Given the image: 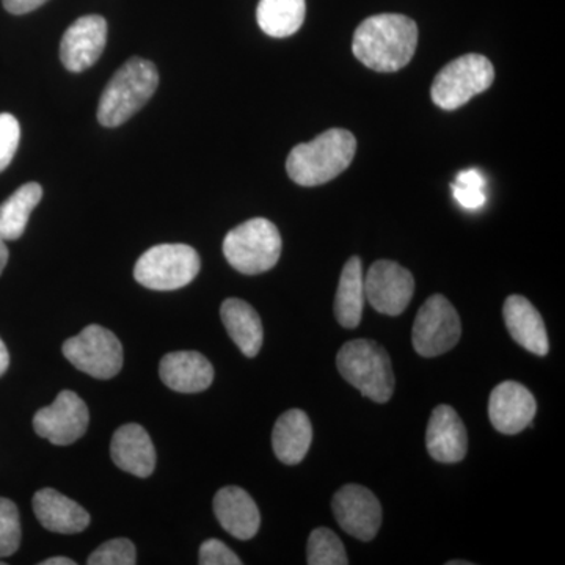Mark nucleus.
I'll use <instances>...</instances> for the list:
<instances>
[{"label": "nucleus", "mask_w": 565, "mask_h": 565, "mask_svg": "<svg viewBox=\"0 0 565 565\" xmlns=\"http://www.w3.org/2000/svg\"><path fill=\"white\" fill-rule=\"evenodd\" d=\"M334 519L341 530L362 542L373 541L382 525V505L366 487L348 484L334 493Z\"/></svg>", "instance_id": "12"}, {"label": "nucleus", "mask_w": 565, "mask_h": 565, "mask_svg": "<svg viewBox=\"0 0 565 565\" xmlns=\"http://www.w3.org/2000/svg\"><path fill=\"white\" fill-rule=\"evenodd\" d=\"M7 263H9V248H7L6 239L0 236V274L6 269Z\"/></svg>", "instance_id": "34"}, {"label": "nucleus", "mask_w": 565, "mask_h": 565, "mask_svg": "<svg viewBox=\"0 0 565 565\" xmlns=\"http://www.w3.org/2000/svg\"><path fill=\"white\" fill-rule=\"evenodd\" d=\"M43 199L39 182L21 185L10 199L0 204V236L6 241L20 239L36 204Z\"/></svg>", "instance_id": "25"}, {"label": "nucleus", "mask_w": 565, "mask_h": 565, "mask_svg": "<svg viewBox=\"0 0 565 565\" xmlns=\"http://www.w3.org/2000/svg\"><path fill=\"white\" fill-rule=\"evenodd\" d=\"M503 316L505 327L516 344L537 356L548 353V334L544 319L530 300L522 296H509L504 302Z\"/></svg>", "instance_id": "19"}, {"label": "nucleus", "mask_w": 565, "mask_h": 565, "mask_svg": "<svg viewBox=\"0 0 565 565\" xmlns=\"http://www.w3.org/2000/svg\"><path fill=\"white\" fill-rule=\"evenodd\" d=\"M430 457L441 463L462 462L468 451L467 427L449 405H438L430 415L426 433Z\"/></svg>", "instance_id": "15"}, {"label": "nucleus", "mask_w": 565, "mask_h": 565, "mask_svg": "<svg viewBox=\"0 0 565 565\" xmlns=\"http://www.w3.org/2000/svg\"><path fill=\"white\" fill-rule=\"evenodd\" d=\"M159 373L163 384L178 393H202L214 381V367L202 353L182 351L167 353Z\"/></svg>", "instance_id": "18"}, {"label": "nucleus", "mask_w": 565, "mask_h": 565, "mask_svg": "<svg viewBox=\"0 0 565 565\" xmlns=\"http://www.w3.org/2000/svg\"><path fill=\"white\" fill-rule=\"evenodd\" d=\"M136 563V546L129 539H114L106 542L87 559L88 565H134Z\"/></svg>", "instance_id": "29"}, {"label": "nucleus", "mask_w": 565, "mask_h": 565, "mask_svg": "<svg viewBox=\"0 0 565 565\" xmlns=\"http://www.w3.org/2000/svg\"><path fill=\"white\" fill-rule=\"evenodd\" d=\"M10 366V355L9 351H7L6 344L0 340V377L6 374V371L9 370Z\"/></svg>", "instance_id": "33"}, {"label": "nucleus", "mask_w": 565, "mask_h": 565, "mask_svg": "<svg viewBox=\"0 0 565 565\" xmlns=\"http://www.w3.org/2000/svg\"><path fill=\"white\" fill-rule=\"evenodd\" d=\"M307 563L310 565H348L343 542L329 527H318L308 539Z\"/></svg>", "instance_id": "26"}, {"label": "nucleus", "mask_w": 565, "mask_h": 565, "mask_svg": "<svg viewBox=\"0 0 565 565\" xmlns=\"http://www.w3.org/2000/svg\"><path fill=\"white\" fill-rule=\"evenodd\" d=\"M33 512L41 525L52 533L77 534L90 525L88 512L54 489H43L35 493Z\"/></svg>", "instance_id": "20"}, {"label": "nucleus", "mask_w": 565, "mask_h": 565, "mask_svg": "<svg viewBox=\"0 0 565 565\" xmlns=\"http://www.w3.org/2000/svg\"><path fill=\"white\" fill-rule=\"evenodd\" d=\"M415 292L414 275L401 264L382 259L364 275V296L379 313L399 316Z\"/></svg>", "instance_id": "11"}, {"label": "nucleus", "mask_w": 565, "mask_h": 565, "mask_svg": "<svg viewBox=\"0 0 565 565\" xmlns=\"http://www.w3.org/2000/svg\"><path fill=\"white\" fill-rule=\"evenodd\" d=\"M305 13V0H259L256 20L267 35L286 39L302 28Z\"/></svg>", "instance_id": "24"}, {"label": "nucleus", "mask_w": 565, "mask_h": 565, "mask_svg": "<svg viewBox=\"0 0 565 565\" xmlns=\"http://www.w3.org/2000/svg\"><path fill=\"white\" fill-rule=\"evenodd\" d=\"M90 412L76 393L65 390L47 407L36 412L33 429L52 445L68 446L87 433Z\"/></svg>", "instance_id": "10"}, {"label": "nucleus", "mask_w": 565, "mask_h": 565, "mask_svg": "<svg viewBox=\"0 0 565 565\" xmlns=\"http://www.w3.org/2000/svg\"><path fill=\"white\" fill-rule=\"evenodd\" d=\"M159 73L154 63L134 57L114 74L104 88L98 120L106 128H117L134 117L158 90Z\"/></svg>", "instance_id": "3"}, {"label": "nucleus", "mask_w": 565, "mask_h": 565, "mask_svg": "<svg viewBox=\"0 0 565 565\" xmlns=\"http://www.w3.org/2000/svg\"><path fill=\"white\" fill-rule=\"evenodd\" d=\"M223 255L237 273H267L280 259V232L267 218H252L226 234L223 241Z\"/></svg>", "instance_id": "5"}, {"label": "nucleus", "mask_w": 565, "mask_h": 565, "mask_svg": "<svg viewBox=\"0 0 565 565\" xmlns=\"http://www.w3.org/2000/svg\"><path fill=\"white\" fill-rule=\"evenodd\" d=\"M493 81L494 70L489 58L481 54H467L448 63L435 76L430 96L440 109L456 110L490 88Z\"/></svg>", "instance_id": "7"}, {"label": "nucleus", "mask_w": 565, "mask_h": 565, "mask_svg": "<svg viewBox=\"0 0 565 565\" xmlns=\"http://www.w3.org/2000/svg\"><path fill=\"white\" fill-rule=\"evenodd\" d=\"M107 43V22L99 14H87L66 29L61 58L71 73L90 68L102 57Z\"/></svg>", "instance_id": "13"}, {"label": "nucleus", "mask_w": 565, "mask_h": 565, "mask_svg": "<svg viewBox=\"0 0 565 565\" xmlns=\"http://www.w3.org/2000/svg\"><path fill=\"white\" fill-rule=\"evenodd\" d=\"M110 455L118 468L137 478H148L154 471V445L140 424H125L114 434Z\"/></svg>", "instance_id": "17"}, {"label": "nucleus", "mask_w": 565, "mask_h": 565, "mask_svg": "<svg viewBox=\"0 0 565 565\" xmlns=\"http://www.w3.org/2000/svg\"><path fill=\"white\" fill-rule=\"evenodd\" d=\"M20 139V121L11 114H0V173L13 161Z\"/></svg>", "instance_id": "30"}, {"label": "nucleus", "mask_w": 565, "mask_h": 565, "mask_svg": "<svg viewBox=\"0 0 565 565\" xmlns=\"http://www.w3.org/2000/svg\"><path fill=\"white\" fill-rule=\"evenodd\" d=\"M462 337L459 313L446 297L430 296L419 308L412 330L415 351L426 359L451 351Z\"/></svg>", "instance_id": "9"}, {"label": "nucleus", "mask_w": 565, "mask_h": 565, "mask_svg": "<svg viewBox=\"0 0 565 565\" xmlns=\"http://www.w3.org/2000/svg\"><path fill=\"white\" fill-rule=\"evenodd\" d=\"M537 414L533 393L519 382L494 386L489 399V418L498 433L515 435L525 430Z\"/></svg>", "instance_id": "14"}, {"label": "nucleus", "mask_w": 565, "mask_h": 565, "mask_svg": "<svg viewBox=\"0 0 565 565\" xmlns=\"http://www.w3.org/2000/svg\"><path fill=\"white\" fill-rule=\"evenodd\" d=\"M221 316L226 332L248 359L262 351L263 322L255 308L241 299H228L222 303Z\"/></svg>", "instance_id": "22"}, {"label": "nucleus", "mask_w": 565, "mask_h": 565, "mask_svg": "<svg viewBox=\"0 0 565 565\" xmlns=\"http://www.w3.org/2000/svg\"><path fill=\"white\" fill-rule=\"evenodd\" d=\"M200 267L199 253L191 245L161 244L140 256L134 278L152 291H174L192 282Z\"/></svg>", "instance_id": "6"}, {"label": "nucleus", "mask_w": 565, "mask_h": 565, "mask_svg": "<svg viewBox=\"0 0 565 565\" xmlns=\"http://www.w3.org/2000/svg\"><path fill=\"white\" fill-rule=\"evenodd\" d=\"M364 302V274L362 259L352 256L344 264L334 297V316L344 329H355L362 322Z\"/></svg>", "instance_id": "23"}, {"label": "nucleus", "mask_w": 565, "mask_h": 565, "mask_svg": "<svg viewBox=\"0 0 565 565\" xmlns=\"http://www.w3.org/2000/svg\"><path fill=\"white\" fill-rule=\"evenodd\" d=\"M20 545V511L13 501L0 497V559L14 555Z\"/></svg>", "instance_id": "28"}, {"label": "nucleus", "mask_w": 565, "mask_h": 565, "mask_svg": "<svg viewBox=\"0 0 565 565\" xmlns=\"http://www.w3.org/2000/svg\"><path fill=\"white\" fill-rule=\"evenodd\" d=\"M416 46L418 25L404 14H375L353 33V55L379 73L403 70L414 58Z\"/></svg>", "instance_id": "1"}, {"label": "nucleus", "mask_w": 565, "mask_h": 565, "mask_svg": "<svg viewBox=\"0 0 565 565\" xmlns=\"http://www.w3.org/2000/svg\"><path fill=\"white\" fill-rule=\"evenodd\" d=\"M337 366L345 382L379 404L388 403L394 392V373L388 352L370 340H353L340 349Z\"/></svg>", "instance_id": "4"}, {"label": "nucleus", "mask_w": 565, "mask_h": 565, "mask_svg": "<svg viewBox=\"0 0 565 565\" xmlns=\"http://www.w3.org/2000/svg\"><path fill=\"white\" fill-rule=\"evenodd\" d=\"M47 0H3V7L11 14H25L40 9Z\"/></svg>", "instance_id": "32"}, {"label": "nucleus", "mask_w": 565, "mask_h": 565, "mask_svg": "<svg viewBox=\"0 0 565 565\" xmlns=\"http://www.w3.org/2000/svg\"><path fill=\"white\" fill-rule=\"evenodd\" d=\"M356 140L345 129H329L308 143L289 152L286 170L296 184L303 188L326 184L340 177L353 161Z\"/></svg>", "instance_id": "2"}, {"label": "nucleus", "mask_w": 565, "mask_h": 565, "mask_svg": "<svg viewBox=\"0 0 565 565\" xmlns=\"http://www.w3.org/2000/svg\"><path fill=\"white\" fill-rule=\"evenodd\" d=\"M470 561H451L448 565H470Z\"/></svg>", "instance_id": "36"}, {"label": "nucleus", "mask_w": 565, "mask_h": 565, "mask_svg": "<svg viewBox=\"0 0 565 565\" xmlns=\"http://www.w3.org/2000/svg\"><path fill=\"white\" fill-rule=\"evenodd\" d=\"M455 199L465 210H479L487 202L486 180L479 170H463L451 184Z\"/></svg>", "instance_id": "27"}, {"label": "nucleus", "mask_w": 565, "mask_h": 565, "mask_svg": "<svg viewBox=\"0 0 565 565\" xmlns=\"http://www.w3.org/2000/svg\"><path fill=\"white\" fill-rule=\"evenodd\" d=\"M214 512L226 533L241 541L258 534L262 525L258 505L250 494L236 486L223 487L214 498Z\"/></svg>", "instance_id": "16"}, {"label": "nucleus", "mask_w": 565, "mask_h": 565, "mask_svg": "<svg viewBox=\"0 0 565 565\" xmlns=\"http://www.w3.org/2000/svg\"><path fill=\"white\" fill-rule=\"evenodd\" d=\"M202 565H241L243 561L217 539H210L200 546V559Z\"/></svg>", "instance_id": "31"}, {"label": "nucleus", "mask_w": 565, "mask_h": 565, "mask_svg": "<svg viewBox=\"0 0 565 565\" xmlns=\"http://www.w3.org/2000/svg\"><path fill=\"white\" fill-rule=\"evenodd\" d=\"M41 565H76L73 559L65 556L50 557V559L43 561Z\"/></svg>", "instance_id": "35"}, {"label": "nucleus", "mask_w": 565, "mask_h": 565, "mask_svg": "<svg viewBox=\"0 0 565 565\" xmlns=\"http://www.w3.org/2000/svg\"><path fill=\"white\" fill-rule=\"evenodd\" d=\"M63 355L82 373L95 379L115 377L122 367L120 340L102 326L85 327L77 337L63 344Z\"/></svg>", "instance_id": "8"}, {"label": "nucleus", "mask_w": 565, "mask_h": 565, "mask_svg": "<svg viewBox=\"0 0 565 565\" xmlns=\"http://www.w3.org/2000/svg\"><path fill=\"white\" fill-rule=\"evenodd\" d=\"M313 441L310 418L299 408L285 412L275 423L273 446L275 456L286 465L302 462Z\"/></svg>", "instance_id": "21"}]
</instances>
